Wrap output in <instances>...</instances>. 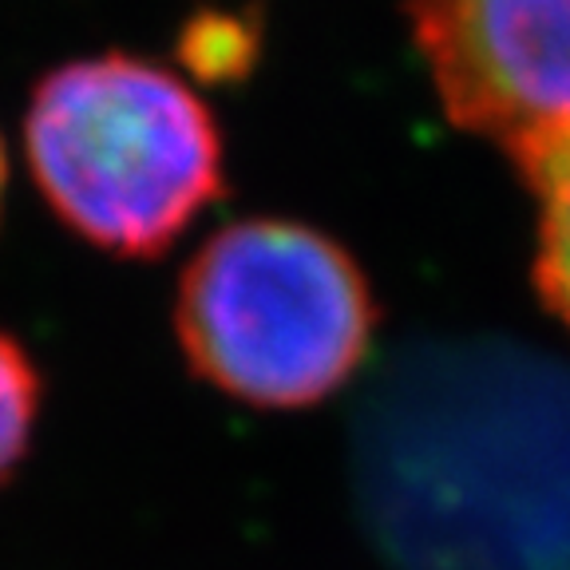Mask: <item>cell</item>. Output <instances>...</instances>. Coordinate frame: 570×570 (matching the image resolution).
<instances>
[{
  "mask_svg": "<svg viewBox=\"0 0 570 570\" xmlns=\"http://www.w3.org/2000/svg\"><path fill=\"white\" fill-rule=\"evenodd\" d=\"M4 183H9V159H4V142H0V206H4Z\"/></svg>",
  "mask_w": 570,
  "mask_h": 570,
  "instance_id": "cell-7",
  "label": "cell"
},
{
  "mask_svg": "<svg viewBox=\"0 0 570 570\" xmlns=\"http://www.w3.org/2000/svg\"><path fill=\"white\" fill-rule=\"evenodd\" d=\"M448 119L531 175L570 142V0H412Z\"/></svg>",
  "mask_w": 570,
  "mask_h": 570,
  "instance_id": "cell-4",
  "label": "cell"
},
{
  "mask_svg": "<svg viewBox=\"0 0 570 570\" xmlns=\"http://www.w3.org/2000/svg\"><path fill=\"white\" fill-rule=\"evenodd\" d=\"M40 396H45V384L36 373V361L20 341L0 333V483L17 472V463L32 444Z\"/></svg>",
  "mask_w": 570,
  "mask_h": 570,
  "instance_id": "cell-6",
  "label": "cell"
},
{
  "mask_svg": "<svg viewBox=\"0 0 570 570\" xmlns=\"http://www.w3.org/2000/svg\"><path fill=\"white\" fill-rule=\"evenodd\" d=\"M353 495L392 570H570V365L404 348L356 412Z\"/></svg>",
  "mask_w": 570,
  "mask_h": 570,
  "instance_id": "cell-1",
  "label": "cell"
},
{
  "mask_svg": "<svg viewBox=\"0 0 570 570\" xmlns=\"http://www.w3.org/2000/svg\"><path fill=\"white\" fill-rule=\"evenodd\" d=\"M376 305L341 242L285 218L218 230L183 269L175 330L190 368L254 409H309L361 368Z\"/></svg>",
  "mask_w": 570,
  "mask_h": 570,
  "instance_id": "cell-3",
  "label": "cell"
},
{
  "mask_svg": "<svg viewBox=\"0 0 570 570\" xmlns=\"http://www.w3.org/2000/svg\"><path fill=\"white\" fill-rule=\"evenodd\" d=\"M28 167L76 234L107 254H163L223 195V139L175 71L139 56H91L36 83Z\"/></svg>",
  "mask_w": 570,
  "mask_h": 570,
  "instance_id": "cell-2",
  "label": "cell"
},
{
  "mask_svg": "<svg viewBox=\"0 0 570 570\" xmlns=\"http://www.w3.org/2000/svg\"><path fill=\"white\" fill-rule=\"evenodd\" d=\"M527 187L539 198L534 282L547 309L570 330V142L527 175Z\"/></svg>",
  "mask_w": 570,
  "mask_h": 570,
  "instance_id": "cell-5",
  "label": "cell"
}]
</instances>
